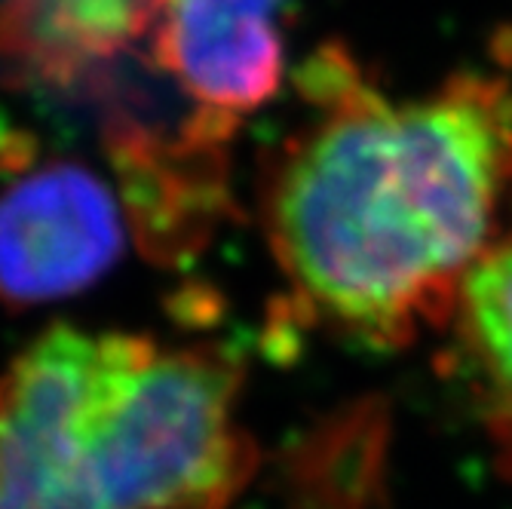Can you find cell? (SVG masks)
<instances>
[{
	"label": "cell",
	"instance_id": "7",
	"mask_svg": "<svg viewBox=\"0 0 512 509\" xmlns=\"http://www.w3.org/2000/svg\"><path fill=\"white\" fill-rule=\"evenodd\" d=\"M451 319L488 427L512 460V237L470 270Z\"/></svg>",
	"mask_w": 512,
	"mask_h": 509
},
{
	"label": "cell",
	"instance_id": "4",
	"mask_svg": "<svg viewBox=\"0 0 512 509\" xmlns=\"http://www.w3.org/2000/svg\"><path fill=\"white\" fill-rule=\"evenodd\" d=\"M126 209L77 160L19 172L0 191V301L31 307L89 289L117 264Z\"/></svg>",
	"mask_w": 512,
	"mask_h": 509
},
{
	"label": "cell",
	"instance_id": "1",
	"mask_svg": "<svg viewBox=\"0 0 512 509\" xmlns=\"http://www.w3.org/2000/svg\"><path fill=\"white\" fill-rule=\"evenodd\" d=\"M301 77L310 123L267 184V240L295 298L375 347L454 316L512 200V80L460 74L390 102L350 56Z\"/></svg>",
	"mask_w": 512,
	"mask_h": 509
},
{
	"label": "cell",
	"instance_id": "6",
	"mask_svg": "<svg viewBox=\"0 0 512 509\" xmlns=\"http://www.w3.org/2000/svg\"><path fill=\"white\" fill-rule=\"evenodd\" d=\"M160 0H0V68L68 96L151 37Z\"/></svg>",
	"mask_w": 512,
	"mask_h": 509
},
{
	"label": "cell",
	"instance_id": "3",
	"mask_svg": "<svg viewBox=\"0 0 512 509\" xmlns=\"http://www.w3.org/2000/svg\"><path fill=\"white\" fill-rule=\"evenodd\" d=\"M145 335L56 326L0 375V509H114L99 414Z\"/></svg>",
	"mask_w": 512,
	"mask_h": 509
},
{
	"label": "cell",
	"instance_id": "2",
	"mask_svg": "<svg viewBox=\"0 0 512 509\" xmlns=\"http://www.w3.org/2000/svg\"><path fill=\"white\" fill-rule=\"evenodd\" d=\"M240 368L215 347L151 338L99 414V467L114 509H227L258 467L237 424Z\"/></svg>",
	"mask_w": 512,
	"mask_h": 509
},
{
	"label": "cell",
	"instance_id": "5",
	"mask_svg": "<svg viewBox=\"0 0 512 509\" xmlns=\"http://www.w3.org/2000/svg\"><path fill=\"white\" fill-rule=\"evenodd\" d=\"M295 0H160L151 56L200 111L227 126L276 96Z\"/></svg>",
	"mask_w": 512,
	"mask_h": 509
}]
</instances>
